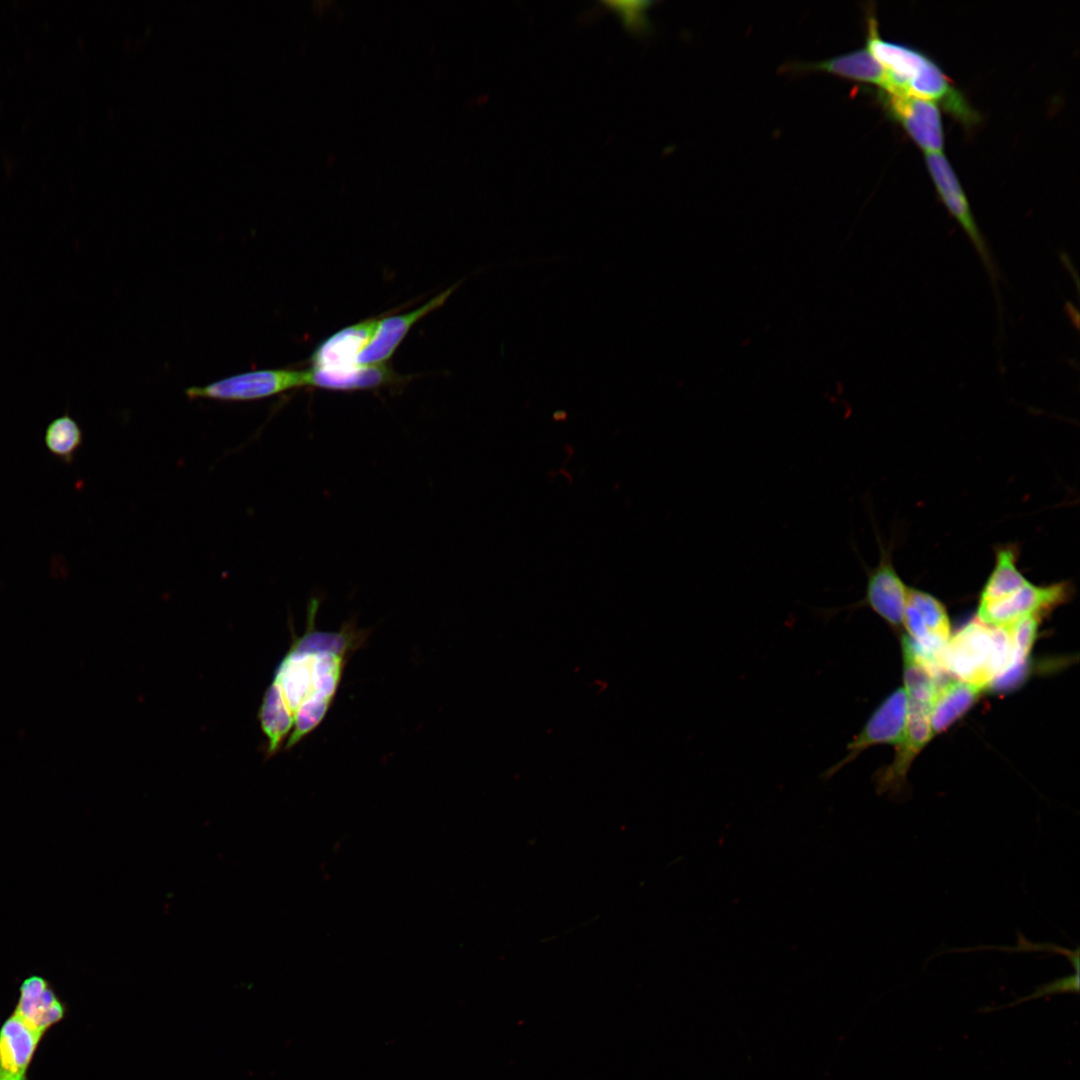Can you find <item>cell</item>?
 Masks as SVG:
<instances>
[{"mask_svg": "<svg viewBox=\"0 0 1080 1080\" xmlns=\"http://www.w3.org/2000/svg\"><path fill=\"white\" fill-rule=\"evenodd\" d=\"M318 601L308 606V625L275 671L265 693L259 718L273 754L288 749L323 720L336 695L345 664L359 646L360 632L343 626L337 632L318 631L314 619Z\"/></svg>", "mask_w": 1080, "mask_h": 1080, "instance_id": "6da1fadb", "label": "cell"}, {"mask_svg": "<svg viewBox=\"0 0 1080 1080\" xmlns=\"http://www.w3.org/2000/svg\"><path fill=\"white\" fill-rule=\"evenodd\" d=\"M939 663L958 680L988 688L1014 668L1009 632L975 618L949 638L940 652Z\"/></svg>", "mask_w": 1080, "mask_h": 1080, "instance_id": "7a4b0ae2", "label": "cell"}, {"mask_svg": "<svg viewBox=\"0 0 1080 1080\" xmlns=\"http://www.w3.org/2000/svg\"><path fill=\"white\" fill-rule=\"evenodd\" d=\"M925 163L939 198L974 246L991 281L995 298L999 305L1000 296L998 283L1001 280V273L999 272L991 250L974 219L965 191L959 182L957 174L946 156L942 153L925 154Z\"/></svg>", "mask_w": 1080, "mask_h": 1080, "instance_id": "3957f363", "label": "cell"}, {"mask_svg": "<svg viewBox=\"0 0 1080 1080\" xmlns=\"http://www.w3.org/2000/svg\"><path fill=\"white\" fill-rule=\"evenodd\" d=\"M308 382V370L263 369L234 375L202 387H190L185 394L191 399L249 401L308 386Z\"/></svg>", "mask_w": 1080, "mask_h": 1080, "instance_id": "277c9868", "label": "cell"}, {"mask_svg": "<svg viewBox=\"0 0 1080 1080\" xmlns=\"http://www.w3.org/2000/svg\"><path fill=\"white\" fill-rule=\"evenodd\" d=\"M1072 585L1062 581L1046 586L1028 582L998 601L979 604L977 618L990 626L1007 627L1029 616L1043 617L1070 599Z\"/></svg>", "mask_w": 1080, "mask_h": 1080, "instance_id": "5b68a950", "label": "cell"}, {"mask_svg": "<svg viewBox=\"0 0 1080 1080\" xmlns=\"http://www.w3.org/2000/svg\"><path fill=\"white\" fill-rule=\"evenodd\" d=\"M907 720V696L903 688L893 691L873 711L862 729L848 743L845 756L828 768L824 778H831L869 747L879 744L897 746L903 739Z\"/></svg>", "mask_w": 1080, "mask_h": 1080, "instance_id": "8992f818", "label": "cell"}, {"mask_svg": "<svg viewBox=\"0 0 1080 1080\" xmlns=\"http://www.w3.org/2000/svg\"><path fill=\"white\" fill-rule=\"evenodd\" d=\"M877 97L888 117L900 124L926 154L942 152L944 130L937 104L906 94L882 91Z\"/></svg>", "mask_w": 1080, "mask_h": 1080, "instance_id": "52a82bcc", "label": "cell"}, {"mask_svg": "<svg viewBox=\"0 0 1080 1080\" xmlns=\"http://www.w3.org/2000/svg\"><path fill=\"white\" fill-rule=\"evenodd\" d=\"M908 588L898 575L890 551L880 546L877 565L867 569L864 597L844 609L868 607L893 628L903 625Z\"/></svg>", "mask_w": 1080, "mask_h": 1080, "instance_id": "ba28073f", "label": "cell"}, {"mask_svg": "<svg viewBox=\"0 0 1080 1080\" xmlns=\"http://www.w3.org/2000/svg\"><path fill=\"white\" fill-rule=\"evenodd\" d=\"M933 736L931 707L907 701V720L902 741L897 745L894 760L875 774L876 790L899 794L906 784V774L914 760Z\"/></svg>", "mask_w": 1080, "mask_h": 1080, "instance_id": "9c48e42d", "label": "cell"}, {"mask_svg": "<svg viewBox=\"0 0 1080 1080\" xmlns=\"http://www.w3.org/2000/svg\"><path fill=\"white\" fill-rule=\"evenodd\" d=\"M68 1011L52 983L43 976L30 975L19 987V996L12 1012L29 1029L44 1037L63 1021Z\"/></svg>", "mask_w": 1080, "mask_h": 1080, "instance_id": "30bf717a", "label": "cell"}, {"mask_svg": "<svg viewBox=\"0 0 1080 1080\" xmlns=\"http://www.w3.org/2000/svg\"><path fill=\"white\" fill-rule=\"evenodd\" d=\"M454 289L455 286L448 288L424 305L408 313L378 319L372 337L356 358V364L359 366L384 364L393 355L411 327L421 318L442 306Z\"/></svg>", "mask_w": 1080, "mask_h": 1080, "instance_id": "8fae6325", "label": "cell"}, {"mask_svg": "<svg viewBox=\"0 0 1080 1080\" xmlns=\"http://www.w3.org/2000/svg\"><path fill=\"white\" fill-rule=\"evenodd\" d=\"M378 318L348 326L323 341L311 357V368L343 371L359 366L356 358L372 337Z\"/></svg>", "mask_w": 1080, "mask_h": 1080, "instance_id": "7c38bea8", "label": "cell"}, {"mask_svg": "<svg viewBox=\"0 0 1080 1080\" xmlns=\"http://www.w3.org/2000/svg\"><path fill=\"white\" fill-rule=\"evenodd\" d=\"M42 1036L14 1014L0 1026V1080H29L28 1072Z\"/></svg>", "mask_w": 1080, "mask_h": 1080, "instance_id": "4fadbf2b", "label": "cell"}, {"mask_svg": "<svg viewBox=\"0 0 1080 1080\" xmlns=\"http://www.w3.org/2000/svg\"><path fill=\"white\" fill-rule=\"evenodd\" d=\"M903 654L904 691L907 701L932 707L938 686L937 676L941 669L937 662L927 657L908 637L901 639Z\"/></svg>", "mask_w": 1080, "mask_h": 1080, "instance_id": "5bb4252c", "label": "cell"}, {"mask_svg": "<svg viewBox=\"0 0 1080 1080\" xmlns=\"http://www.w3.org/2000/svg\"><path fill=\"white\" fill-rule=\"evenodd\" d=\"M795 70L825 72L848 80L879 86L881 91L886 90L888 86L885 69L866 47L818 62L799 63L795 65Z\"/></svg>", "mask_w": 1080, "mask_h": 1080, "instance_id": "9a60e30c", "label": "cell"}, {"mask_svg": "<svg viewBox=\"0 0 1080 1080\" xmlns=\"http://www.w3.org/2000/svg\"><path fill=\"white\" fill-rule=\"evenodd\" d=\"M308 373V386L335 391L370 390L401 380L399 375L384 364L356 366L343 371L311 368Z\"/></svg>", "mask_w": 1080, "mask_h": 1080, "instance_id": "2e32d148", "label": "cell"}, {"mask_svg": "<svg viewBox=\"0 0 1080 1080\" xmlns=\"http://www.w3.org/2000/svg\"><path fill=\"white\" fill-rule=\"evenodd\" d=\"M985 689L962 680L948 681L939 687L931 707L933 735L947 730L961 718Z\"/></svg>", "mask_w": 1080, "mask_h": 1080, "instance_id": "e0dca14e", "label": "cell"}, {"mask_svg": "<svg viewBox=\"0 0 1080 1080\" xmlns=\"http://www.w3.org/2000/svg\"><path fill=\"white\" fill-rule=\"evenodd\" d=\"M1028 582L1017 566L1015 547H1000L996 551L994 568L981 591L979 604L1006 598Z\"/></svg>", "mask_w": 1080, "mask_h": 1080, "instance_id": "ac0fdd59", "label": "cell"}, {"mask_svg": "<svg viewBox=\"0 0 1080 1080\" xmlns=\"http://www.w3.org/2000/svg\"><path fill=\"white\" fill-rule=\"evenodd\" d=\"M44 444L59 461L71 464L83 444V431L71 415L64 413L46 426Z\"/></svg>", "mask_w": 1080, "mask_h": 1080, "instance_id": "d6986e66", "label": "cell"}, {"mask_svg": "<svg viewBox=\"0 0 1080 1080\" xmlns=\"http://www.w3.org/2000/svg\"><path fill=\"white\" fill-rule=\"evenodd\" d=\"M907 601L921 615L929 634L942 644L949 640L951 628L943 603L933 595L915 588H908Z\"/></svg>", "mask_w": 1080, "mask_h": 1080, "instance_id": "ffe728a7", "label": "cell"}, {"mask_svg": "<svg viewBox=\"0 0 1080 1080\" xmlns=\"http://www.w3.org/2000/svg\"><path fill=\"white\" fill-rule=\"evenodd\" d=\"M1040 616L1022 618L1006 628L1009 632L1014 656V668L1025 664L1036 640L1041 622ZM1012 670V669H1011Z\"/></svg>", "mask_w": 1080, "mask_h": 1080, "instance_id": "44dd1931", "label": "cell"}, {"mask_svg": "<svg viewBox=\"0 0 1080 1080\" xmlns=\"http://www.w3.org/2000/svg\"><path fill=\"white\" fill-rule=\"evenodd\" d=\"M1079 991V972L1056 979L1052 982L1039 986L1031 995L1023 997L1018 1001H1014L1009 1006H1014L1020 1002L1037 999L1044 996H1049L1057 993H1078Z\"/></svg>", "mask_w": 1080, "mask_h": 1080, "instance_id": "7402d4cb", "label": "cell"}]
</instances>
